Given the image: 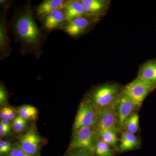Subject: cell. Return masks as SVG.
Segmentation results:
<instances>
[{
	"label": "cell",
	"instance_id": "cell-1",
	"mask_svg": "<svg viewBox=\"0 0 156 156\" xmlns=\"http://www.w3.org/2000/svg\"><path fill=\"white\" fill-rule=\"evenodd\" d=\"M12 23V30L21 43L23 52L33 53L39 57L44 37L36 23L30 6L17 13Z\"/></svg>",
	"mask_w": 156,
	"mask_h": 156
},
{
	"label": "cell",
	"instance_id": "cell-2",
	"mask_svg": "<svg viewBox=\"0 0 156 156\" xmlns=\"http://www.w3.org/2000/svg\"><path fill=\"white\" fill-rule=\"evenodd\" d=\"M122 89L118 84L107 83L92 89L86 99L92 103L100 113L117 108Z\"/></svg>",
	"mask_w": 156,
	"mask_h": 156
},
{
	"label": "cell",
	"instance_id": "cell-3",
	"mask_svg": "<svg viewBox=\"0 0 156 156\" xmlns=\"http://www.w3.org/2000/svg\"><path fill=\"white\" fill-rule=\"evenodd\" d=\"M94 127H83L74 132L68 151L80 150L87 151L92 156L95 154V136Z\"/></svg>",
	"mask_w": 156,
	"mask_h": 156
},
{
	"label": "cell",
	"instance_id": "cell-4",
	"mask_svg": "<svg viewBox=\"0 0 156 156\" xmlns=\"http://www.w3.org/2000/svg\"><path fill=\"white\" fill-rule=\"evenodd\" d=\"M99 112L92 103L85 99L81 102L73 126L74 133L83 127H94Z\"/></svg>",
	"mask_w": 156,
	"mask_h": 156
},
{
	"label": "cell",
	"instance_id": "cell-5",
	"mask_svg": "<svg viewBox=\"0 0 156 156\" xmlns=\"http://www.w3.org/2000/svg\"><path fill=\"white\" fill-rule=\"evenodd\" d=\"M156 87L136 77L123 88L122 92L129 97L136 106L141 105L144 100Z\"/></svg>",
	"mask_w": 156,
	"mask_h": 156
},
{
	"label": "cell",
	"instance_id": "cell-6",
	"mask_svg": "<svg viewBox=\"0 0 156 156\" xmlns=\"http://www.w3.org/2000/svg\"><path fill=\"white\" fill-rule=\"evenodd\" d=\"M99 21L89 16H82L66 23L62 29L71 37H78L89 32Z\"/></svg>",
	"mask_w": 156,
	"mask_h": 156
},
{
	"label": "cell",
	"instance_id": "cell-7",
	"mask_svg": "<svg viewBox=\"0 0 156 156\" xmlns=\"http://www.w3.org/2000/svg\"><path fill=\"white\" fill-rule=\"evenodd\" d=\"M42 141L41 137L37 131L32 128L20 136L17 144L27 153L37 156Z\"/></svg>",
	"mask_w": 156,
	"mask_h": 156
},
{
	"label": "cell",
	"instance_id": "cell-8",
	"mask_svg": "<svg viewBox=\"0 0 156 156\" xmlns=\"http://www.w3.org/2000/svg\"><path fill=\"white\" fill-rule=\"evenodd\" d=\"M87 16L101 20L107 14L110 6L109 0H80Z\"/></svg>",
	"mask_w": 156,
	"mask_h": 156
},
{
	"label": "cell",
	"instance_id": "cell-9",
	"mask_svg": "<svg viewBox=\"0 0 156 156\" xmlns=\"http://www.w3.org/2000/svg\"><path fill=\"white\" fill-rule=\"evenodd\" d=\"M135 106L133 101L122 92L118 104V124L119 129L121 131L125 129L126 121L131 115Z\"/></svg>",
	"mask_w": 156,
	"mask_h": 156
},
{
	"label": "cell",
	"instance_id": "cell-10",
	"mask_svg": "<svg viewBox=\"0 0 156 156\" xmlns=\"http://www.w3.org/2000/svg\"><path fill=\"white\" fill-rule=\"evenodd\" d=\"M116 108L110 109L99 113L95 125L96 133L107 129L115 130L117 122Z\"/></svg>",
	"mask_w": 156,
	"mask_h": 156
},
{
	"label": "cell",
	"instance_id": "cell-11",
	"mask_svg": "<svg viewBox=\"0 0 156 156\" xmlns=\"http://www.w3.org/2000/svg\"><path fill=\"white\" fill-rule=\"evenodd\" d=\"M136 77L156 87V58L148 60L140 65Z\"/></svg>",
	"mask_w": 156,
	"mask_h": 156
},
{
	"label": "cell",
	"instance_id": "cell-12",
	"mask_svg": "<svg viewBox=\"0 0 156 156\" xmlns=\"http://www.w3.org/2000/svg\"><path fill=\"white\" fill-rule=\"evenodd\" d=\"M44 27L48 30H52L62 27L66 22L64 9L56 10L43 18Z\"/></svg>",
	"mask_w": 156,
	"mask_h": 156
},
{
	"label": "cell",
	"instance_id": "cell-13",
	"mask_svg": "<svg viewBox=\"0 0 156 156\" xmlns=\"http://www.w3.org/2000/svg\"><path fill=\"white\" fill-rule=\"evenodd\" d=\"M67 2L64 0H45L37 8V17L42 19L53 11L64 9Z\"/></svg>",
	"mask_w": 156,
	"mask_h": 156
},
{
	"label": "cell",
	"instance_id": "cell-14",
	"mask_svg": "<svg viewBox=\"0 0 156 156\" xmlns=\"http://www.w3.org/2000/svg\"><path fill=\"white\" fill-rule=\"evenodd\" d=\"M66 22L78 17L87 16L85 7L80 0L68 1L65 8Z\"/></svg>",
	"mask_w": 156,
	"mask_h": 156
},
{
	"label": "cell",
	"instance_id": "cell-15",
	"mask_svg": "<svg viewBox=\"0 0 156 156\" xmlns=\"http://www.w3.org/2000/svg\"><path fill=\"white\" fill-rule=\"evenodd\" d=\"M5 14L1 18L0 23V50L1 57H5L10 53V40L6 29Z\"/></svg>",
	"mask_w": 156,
	"mask_h": 156
},
{
	"label": "cell",
	"instance_id": "cell-16",
	"mask_svg": "<svg viewBox=\"0 0 156 156\" xmlns=\"http://www.w3.org/2000/svg\"><path fill=\"white\" fill-rule=\"evenodd\" d=\"M138 144V138L134 134L126 131L123 132L121 139L120 149L122 151L133 149Z\"/></svg>",
	"mask_w": 156,
	"mask_h": 156
},
{
	"label": "cell",
	"instance_id": "cell-17",
	"mask_svg": "<svg viewBox=\"0 0 156 156\" xmlns=\"http://www.w3.org/2000/svg\"><path fill=\"white\" fill-rule=\"evenodd\" d=\"M18 115L27 121H34L37 117V110L35 107L30 105H24L20 107L17 110Z\"/></svg>",
	"mask_w": 156,
	"mask_h": 156
},
{
	"label": "cell",
	"instance_id": "cell-18",
	"mask_svg": "<svg viewBox=\"0 0 156 156\" xmlns=\"http://www.w3.org/2000/svg\"><path fill=\"white\" fill-rule=\"evenodd\" d=\"M100 139L106 143L107 144L112 147L116 146L117 136L115 130L114 129H107L97 132Z\"/></svg>",
	"mask_w": 156,
	"mask_h": 156
},
{
	"label": "cell",
	"instance_id": "cell-19",
	"mask_svg": "<svg viewBox=\"0 0 156 156\" xmlns=\"http://www.w3.org/2000/svg\"><path fill=\"white\" fill-rule=\"evenodd\" d=\"M110 146L99 139L95 143V154L96 156H112L113 151Z\"/></svg>",
	"mask_w": 156,
	"mask_h": 156
},
{
	"label": "cell",
	"instance_id": "cell-20",
	"mask_svg": "<svg viewBox=\"0 0 156 156\" xmlns=\"http://www.w3.org/2000/svg\"><path fill=\"white\" fill-rule=\"evenodd\" d=\"M139 124V116L138 114H133L126 121L125 129H126V131L135 134L138 131Z\"/></svg>",
	"mask_w": 156,
	"mask_h": 156
},
{
	"label": "cell",
	"instance_id": "cell-21",
	"mask_svg": "<svg viewBox=\"0 0 156 156\" xmlns=\"http://www.w3.org/2000/svg\"><path fill=\"white\" fill-rule=\"evenodd\" d=\"M27 126V121L23 119L19 115L13 120L12 127L16 133H20L24 131Z\"/></svg>",
	"mask_w": 156,
	"mask_h": 156
},
{
	"label": "cell",
	"instance_id": "cell-22",
	"mask_svg": "<svg viewBox=\"0 0 156 156\" xmlns=\"http://www.w3.org/2000/svg\"><path fill=\"white\" fill-rule=\"evenodd\" d=\"M3 156H34L31 155L27 153L20 147L17 144L13 146L12 149L9 153L4 155Z\"/></svg>",
	"mask_w": 156,
	"mask_h": 156
},
{
	"label": "cell",
	"instance_id": "cell-23",
	"mask_svg": "<svg viewBox=\"0 0 156 156\" xmlns=\"http://www.w3.org/2000/svg\"><path fill=\"white\" fill-rule=\"evenodd\" d=\"M13 146L11 143L6 140L0 141V154L1 155H4L9 153L12 149Z\"/></svg>",
	"mask_w": 156,
	"mask_h": 156
},
{
	"label": "cell",
	"instance_id": "cell-24",
	"mask_svg": "<svg viewBox=\"0 0 156 156\" xmlns=\"http://www.w3.org/2000/svg\"><path fill=\"white\" fill-rule=\"evenodd\" d=\"M64 156H92L87 151L80 150L68 151Z\"/></svg>",
	"mask_w": 156,
	"mask_h": 156
},
{
	"label": "cell",
	"instance_id": "cell-25",
	"mask_svg": "<svg viewBox=\"0 0 156 156\" xmlns=\"http://www.w3.org/2000/svg\"><path fill=\"white\" fill-rule=\"evenodd\" d=\"M7 94L5 89L2 84L0 87V103L1 105L5 104L7 102Z\"/></svg>",
	"mask_w": 156,
	"mask_h": 156
},
{
	"label": "cell",
	"instance_id": "cell-26",
	"mask_svg": "<svg viewBox=\"0 0 156 156\" xmlns=\"http://www.w3.org/2000/svg\"><path fill=\"white\" fill-rule=\"evenodd\" d=\"M0 116L2 119L9 120L8 114V107H5L1 109L0 112Z\"/></svg>",
	"mask_w": 156,
	"mask_h": 156
},
{
	"label": "cell",
	"instance_id": "cell-27",
	"mask_svg": "<svg viewBox=\"0 0 156 156\" xmlns=\"http://www.w3.org/2000/svg\"><path fill=\"white\" fill-rule=\"evenodd\" d=\"M10 131L6 127L3 126L2 124L0 123V135H1V136H6L9 134Z\"/></svg>",
	"mask_w": 156,
	"mask_h": 156
},
{
	"label": "cell",
	"instance_id": "cell-28",
	"mask_svg": "<svg viewBox=\"0 0 156 156\" xmlns=\"http://www.w3.org/2000/svg\"><path fill=\"white\" fill-rule=\"evenodd\" d=\"M8 114L9 121L14 120L16 117H15V112L11 108L8 107Z\"/></svg>",
	"mask_w": 156,
	"mask_h": 156
},
{
	"label": "cell",
	"instance_id": "cell-29",
	"mask_svg": "<svg viewBox=\"0 0 156 156\" xmlns=\"http://www.w3.org/2000/svg\"><path fill=\"white\" fill-rule=\"evenodd\" d=\"M1 123L5 127H6L8 130L10 131H11V126L9 120L1 119Z\"/></svg>",
	"mask_w": 156,
	"mask_h": 156
},
{
	"label": "cell",
	"instance_id": "cell-30",
	"mask_svg": "<svg viewBox=\"0 0 156 156\" xmlns=\"http://www.w3.org/2000/svg\"></svg>",
	"mask_w": 156,
	"mask_h": 156
}]
</instances>
